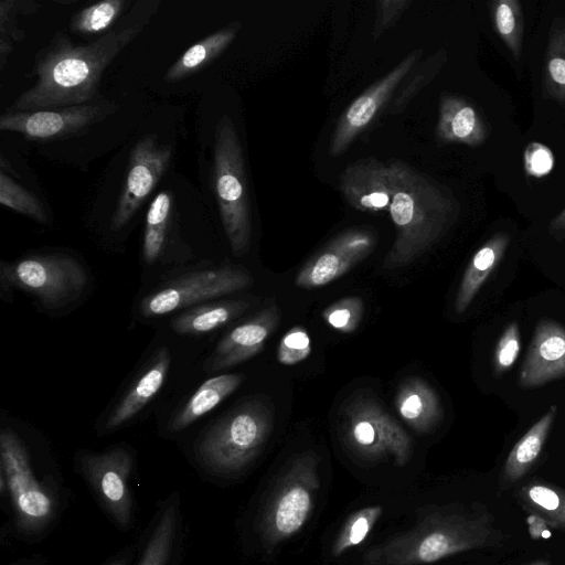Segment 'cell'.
<instances>
[{
	"instance_id": "1",
	"label": "cell",
	"mask_w": 565,
	"mask_h": 565,
	"mask_svg": "<svg viewBox=\"0 0 565 565\" xmlns=\"http://www.w3.org/2000/svg\"><path fill=\"white\" fill-rule=\"evenodd\" d=\"M127 28L76 45L57 33L35 60V83L13 102L12 111H33L88 104L98 93L100 77L115 57L139 34Z\"/></svg>"
},
{
	"instance_id": "2",
	"label": "cell",
	"mask_w": 565,
	"mask_h": 565,
	"mask_svg": "<svg viewBox=\"0 0 565 565\" xmlns=\"http://www.w3.org/2000/svg\"><path fill=\"white\" fill-rule=\"evenodd\" d=\"M504 540L486 505L437 508L404 533L369 550L363 565H426L479 548L497 547Z\"/></svg>"
},
{
	"instance_id": "3",
	"label": "cell",
	"mask_w": 565,
	"mask_h": 565,
	"mask_svg": "<svg viewBox=\"0 0 565 565\" xmlns=\"http://www.w3.org/2000/svg\"><path fill=\"white\" fill-rule=\"evenodd\" d=\"M390 215L396 237L383 267H403L430 248L456 222L460 203L452 191L403 160L388 162Z\"/></svg>"
},
{
	"instance_id": "4",
	"label": "cell",
	"mask_w": 565,
	"mask_h": 565,
	"mask_svg": "<svg viewBox=\"0 0 565 565\" xmlns=\"http://www.w3.org/2000/svg\"><path fill=\"white\" fill-rule=\"evenodd\" d=\"M0 489L14 527L23 536L40 535L56 520L58 487L36 473L24 443L11 428H3L0 435Z\"/></svg>"
},
{
	"instance_id": "5",
	"label": "cell",
	"mask_w": 565,
	"mask_h": 565,
	"mask_svg": "<svg viewBox=\"0 0 565 565\" xmlns=\"http://www.w3.org/2000/svg\"><path fill=\"white\" fill-rule=\"evenodd\" d=\"M274 424L269 406L258 399L246 402L215 424L196 444L201 465L215 475L245 469L260 452Z\"/></svg>"
},
{
	"instance_id": "6",
	"label": "cell",
	"mask_w": 565,
	"mask_h": 565,
	"mask_svg": "<svg viewBox=\"0 0 565 565\" xmlns=\"http://www.w3.org/2000/svg\"><path fill=\"white\" fill-rule=\"evenodd\" d=\"M212 182L232 253L241 256L250 246V207L242 145L226 114L215 127Z\"/></svg>"
},
{
	"instance_id": "7",
	"label": "cell",
	"mask_w": 565,
	"mask_h": 565,
	"mask_svg": "<svg viewBox=\"0 0 565 565\" xmlns=\"http://www.w3.org/2000/svg\"><path fill=\"white\" fill-rule=\"evenodd\" d=\"M318 462L313 452L297 456L275 484L259 521L267 548L290 539L307 523L320 486Z\"/></svg>"
},
{
	"instance_id": "8",
	"label": "cell",
	"mask_w": 565,
	"mask_h": 565,
	"mask_svg": "<svg viewBox=\"0 0 565 565\" xmlns=\"http://www.w3.org/2000/svg\"><path fill=\"white\" fill-rule=\"evenodd\" d=\"M341 419L343 439L358 456L371 460L391 457L399 467L411 459V437L372 395H353Z\"/></svg>"
},
{
	"instance_id": "9",
	"label": "cell",
	"mask_w": 565,
	"mask_h": 565,
	"mask_svg": "<svg viewBox=\"0 0 565 565\" xmlns=\"http://www.w3.org/2000/svg\"><path fill=\"white\" fill-rule=\"evenodd\" d=\"M2 287L21 289L38 297L47 307L76 299L84 290L87 275L74 258L64 255H36L14 263H2Z\"/></svg>"
},
{
	"instance_id": "10",
	"label": "cell",
	"mask_w": 565,
	"mask_h": 565,
	"mask_svg": "<svg viewBox=\"0 0 565 565\" xmlns=\"http://www.w3.org/2000/svg\"><path fill=\"white\" fill-rule=\"evenodd\" d=\"M252 284L249 273L237 266L191 271L145 297L139 308L143 317L163 316L200 301L243 290Z\"/></svg>"
},
{
	"instance_id": "11",
	"label": "cell",
	"mask_w": 565,
	"mask_h": 565,
	"mask_svg": "<svg viewBox=\"0 0 565 565\" xmlns=\"http://www.w3.org/2000/svg\"><path fill=\"white\" fill-rule=\"evenodd\" d=\"M132 455L125 447L84 452L78 458L82 476L111 520L125 529L134 521L135 500L129 484Z\"/></svg>"
},
{
	"instance_id": "12",
	"label": "cell",
	"mask_w": 565,
	"mask_h": 565,
	"mask_svg": "<svg viewBox=\"0 0 565 565\" xmlns=\"http://www.w3.org/2000/svg\"><path fill=\"white\" fill-rule=\"evenodd\" d=\"M423 50L406 55L388 73L371 84L341 114L329 143V153L343 154L353 141L384 111L398 86L418 63Z\"/></svg>"
},
{
	"instance_id": "13",
	"label": "cell",
	"mask_w": 565,
	"mask_h": 565,
	"mask_svg": "<svg viewBox=\"0 0 565 565\" xmlns=\"http://www.w3.org/2000/svg\"><path fill=\"white\" fill-rule=\"evenodd\" d=\"M113 110L110 104L88 103L33 111L4 113L0 129L31 140L51 141L85 131Z\"/></svg>"
},
{
	"instance_id": "14",
	"label": "cell",
	"mask_w": 565,
	"mask_h": 565,
	"mask_svg": "<svg viewBox=\"0 0 565 565\" xmlns=\"http://www.w3.org/2000/svg\"><path fill=\"white\" fill-rule=\"evenodd\" d=\"M172 148L148 135L132 147L128 171L111 217V231H119L134 216L167 170Z\"/></svg>"
},
{
	"instance_id": "15",
	"label": "cell",
	"mask_w": 565,
	"mask_h": 565,
	"mask_svg": "<svg viewBox=\"0 0 565 565\" xmlns=\"http://www.w3.org/2000/svg\"><path fill=\"white\" fill-rule=\"evenodd\" d=\"M376 244L377 234L370 227H351L339 233L299 270L296 286L315 289L330 284L367 257Z\"/></svg>"
},
{
	"instance_id": "16",
	"label": "cell",
	"mask_w": 565,
	"mask_h": 565,
	"mask_svg": "<svg viewBox=\"0 0 565 565\" xmlns=\"http://www.w3.org/2000/svg\"><path fill=\"white\" fill-rule=\"evenodd\" d=\"M339 190L347 203L360 212H388L392 201L388 163L374 157L352 162L340 174Z\"/></svg>"
},
{
	"instance_id": "17",
	"label": "cell",
	"mask_w": 565,
	"mask_h": 565,
	"mask_svg": "<svg viewBox=\"0 0 565 565\" xmlns=\"http://www.w3.org/2000/svg\"><path fill=\"white\" fill-rule=\"evenodd\" d=\"M563 376L565 328L550 319L540 320L520 370L519 385L533 388Z\"/></svg>"
},
{
	"instance_id": "18",
	"label": "cell",
	"mask_w": 565,
	"mask_h": 565,
	"mask_svg": "<svg viewBox=\"0 0 565 565\" xmlns=\"http://www.w3.org/2000/svg\"><path fill=\"white\" fill-rule=\"evenodd\" d=\"M279 321V308L273 305L238 324L217 343L206 369L214 372L252 359L264 349L267 338L275 331Z\"/></svg>"
},
{
	"instance_id": "19",
	"label": "cell",
	"mask_w": 565,
	"mask_h": 565,
	"mask_svg": "<svg viewBox=\"0 0 565 565\" xmlns=\"http://www.w3.org/2000/svg\"><path fill=\"white\" fill-rule=\"evenodd\" d=\"M436 138L439 142L478 147L489 135L479 110L465 98L444 94L439 100Z\"/></svg>"
},
{
	"instance_id": "20",
	"label": "cell",
	"mask_w": 565,
	"mask_h": 565,
	"mask_svg": "<svg viewBox=\"0 0 565 565\" xmlns=\"http://www.w3.org/2000/svg\"><path fill=\"white\" fill-rule=\"evenodd\" d=\"M394 406L399 417L417 433L431 431L440 422L443 408L435 390L424 379L405 380L397 388Z\"/></svg>"
},
{
	"instance_id": "21",
	"label": "cell",
	"mask_w": 565,
	"mask_h": 565,
	"mask_svg": "<svg viewBox=\"0 0 565 565\" xmlns=\"http://www.w3.org/2000/svg\"><path fill=\"white\" fill-rule=\"evenodd\" d=\"M171 363L167 348L159 349L145 371L107 418L105 428L116 429L138 414L161 388Z\"/></svg>"
},
{
	"instance_id": "22",
	"label": "cell",
	"mask_w": 565,
	"mask_h": 565,
	"mask_svg": "<svg viewBox=\"0 0 565 565\" xmlns=\"http://www.w3.org/2000/svg\"><path fill=\"white\" fill-rule=\"evenodd\" d=\"M152 521L137 565H171L181 530L179 497L172 494L167 499Z\"/></svg>"
},
{
	"instance_id": "23",
	"label": "cell",
	"mask_w": 565,
	"mask_h": 565,
	"mask_svg": "<svg viewBox=\"0 0 565 565\" xmlns=\"http://www.w3.org/2000/svg\"><path fill=\"white\" fill-rule=\"evenodd\" d=\"M509 244V234L499 232L492 235L473 254L456 295L455 310L457 313H463L469 307L487 278L501 262Z\"/></svg>"
},
{
	"instance_id": "24",
	"label": "cell",
	"mask_w": 565,
	"mask_h": 565,
	"mask_svg": "<svg viewBox=\"0 0 565 565\" xmlns=\"http://www.w3.org/2000/svg\"><path fill=\"white\" fill-rule=\"evenodd\" d=\"M242 28L233 21L190 46L166 72L164 81L180 82L212 63L235 40Z\"/></svg>"
},
{
	"instance_id": "25",
	"label": "cell",
	"mask_w": 565,
	"mask_h": 565,
	"mask_svg": "<svg viewBox=\"0 0 565 565\" xmlns=\"http://www.w3.org/2000/svg\"><path fill=\"white\" fill-rule=\"evenodd\" d=\"M556 414L557 406L551 405L513 446L502 470L501 487L516 482L531 469L542 451Z\"/></svg>"
},
{
	"instance_id": "26",
	"label": "cell",
	"mask_w": 565,
	"mask_h": 565,
	"mask_svg": "<svg viewBox=\"0 0 565 565\" xmlns=\"http://www.w3.org/2000/svg\"><path fill=\"white\" fill-rule=\"evenodd\" d=\"M243 381L242 374H222L206 380L172 418L169 429L186 428L231 395Z\"/></svg>"
},
{
	"instance_id": "27",
	"label": "cell",
	"mask_w": 565,
	"mask_h": 565,
	"mask_svg": "<svg viewBox=\"0 0 565 565\" xmlns=\"http://www.w3.org/2000/svg\"><path fill=\"white\" fill-rule=\"evenodd\" d=\"M247 308V302L237 300L201 305L175 317L171 327L180 334L207 333L241 316Z\"/></svg>"
},
{
	"instance_id": "28",
	"label": "cell",
	"mask_w": 565,
	"mask_h": 565,
	"mask_svg": "<svg viewBox=\"0 0 565 565\" xmlns=\"http://www.w3.org/2000/svg\"><path fill=\"white\" fill-rule=\"evenodd\" d=\"M543 96L565 105V19L554 18L544 56Z\"/></svg>"
},
{
	"instance_id": "29",
	"label": "cell",
	"mask_w": 565,
	"mask_h": 565,
	"mask_svg": "<svg viewBox=\"0 0 565 565\" xmlns=\"http://www.w3.org/2000/svg\"><path fill=\"white\" fill-rule=\"evenodd\" d=\"M171 213L172 195L161 191L152 200L146 216L142 256L147 264H153L164 247Z\"/></svg>"
},
{
	"instance_id": "30",
	"label": "cell",
	"mask_w": 565,
	"mask_h": 565,
	"mask_svg": "<svg viewBox=\"0 0 565 565\" xmlns=\"http://www.w3.org/2000/svg\"><path fill=\"white\" fill-rule=\"evenodd\" d=\"M523 507L565 530V491L542 482H531L518 491Z\"/></svg>"
},
{
	"instance_id": "31",
	"label": "cell",
	"mask_w": 565,
	"mask_h": 565,
	"mask_svg": "<svg viewBox=\"0 0 565 565\" xmlns=\"http://www.w3.org/2000/svg\"><path fill=\"white\" fill-rule=\"evenodd\" d=\"M490 13L495 33L514 58L519 60L522 54L524 38V19L520 1H492L490 4Z\"/></svg>"
},
{
	"instance_id": "32",
	"label": "cell",
	"mask_w": 565,
	"mask_h": 565,
	"mask_svg": "<svg viewBox=\"0 0 565 565\" xmlns=\"http://www.w3.org/2000/svg\"><path fill=\"white\" fill-rule=\"evenodd\" d=\"M446 61L447 52L441 47L431 54L426 61L419 63L416 70L413 68L414 72H409L411 77L408 79L405 77L396 89L393 98L386 107V113L390 115H398L404 111L409 102L419 93V90L435 78Z\"/></svg>"
},
{
	"instance_id": "33",
	"label": "cell",
	"mask_w": 565,
	"mask_h": 565,
	"mask_svg": "<svg viewBox=\"0 0 565 565\" xmlns=\"http://www.w3.org/2000/svg\"><path fill=\"white\" fill-rule=\"evenodd\" d=\"M126 1L105 0L96 2L77 12L70 29L78 34H99L109 29L122 12Z\"/></svg>"
},
{
	"instance_id": "34",
	"label": "cell",
	"mask_w": 565,
	"mask_h": 565,
	"mask_svg": "<svg viewBox=\"0 0 565 565\" xmlns=\"http://www.w3.org/2000/svg\"><path fill=\"white\" fill-rule=\"evenodd\" d=\"M382 512L381 505H369L351 514L333 543L332 555L338 557L361 544L382 515Z\"/></svg>"
},
{
	"instance_id": "35",
	"label": "cell",
	"mask_w": 565,
	"mask_h": 565,
	"mask_svg": "<svg viewBox=\"0 0 565 565\" xmlns=\"http://www.w3.org/2000/svg\"><path fill=\"white\" fill-rule=\"evenodd\" d=\"M0 203L39 223L47 222L45 210L38 196L3 171L0 172Z\"/></svg>"
},
{
	"instance_id": "36",
	"label": "cell",
	"mask_w": 565,
	"mask_h": 565,
	"mask_svg": "<svg viewBox=\"0 0 565 565\" xmlns=\"http://www.w3.org/2000/svg\"><path fill=\"white\" fill-rule=\"evenodd\" d=\"M364 303L358 296H349L330 303L322 318L332 329L341 333L354 332L362 320Z\"/></svg>"
},
{
	"instance_id": "37",
	"label": "cell",
	"mask_w": 565,
	"mask_h": 565,
	"mask_svg": "<svg viewBox=\"0 0 565 565\" xmlns=\"http://www.w3.org/2000/svg\"><path fill=\"white\" fill-rule=\"evenodd\" d=\"M311 351V339L307 330L296 326L282 335L277 348V360L282 365H295L308 359Z\"/></svg>"
},
{
	"instance_id": "38",
	"label": "cell",
	"mask_w": 565,
	"mask_h": 565,
	"mask_svg": "<svg viewBox=\"0 0 565 565\" xmlns=\"http://www.w3.org/2000/svg\"><path fill=\"white\" fill-rule=\"evenodd\" d=\"M520 348L519 326L516 322H511L503 330L494 349L493 366L495 373H503L515 363Z\"/></svg>"
},
{
	"instance_id": "39",
	"label": "cell",
	"mask_w": 565,
	"mask_h": 565,
	"mask_svg": "<svg viewBox=\"0 0 565 565\" xmlns=\"http://www.w3.org/2000/svg\"><path fill=\"white\" fill-rule=\"evenodd\" d=\"M555 163L552 150L539 142H530L523 153V166L526 175L543 178L550 174Z\"/></svg>"
},
{
	"instance_id": "40",
	"label": "cell",
	"mask_w": 565,
	"mask_h": 565,
	"mask_svg": "<svg viewBox=\"0 0 565 565\" xmlns=\"http://www.w3.org/2000/svg\"><path fill=\"white\" fill-rule=\"evenodd\" d=\"M411 4V0H377L375 21L371 33L373 40L376 41L392 28Z\"/></svg>"
},
{
	"instance_id": "41",
	"label": "cell",
	"mask_w": 565,
	"mask_h": 565,
	"mask_svg": "<svg viewBox=\"0 0 565 565\" xmlns=\"http://www.w3.org/2000/svg\"><path fill=\"white\" fill-rule=\"evenodd\" d=\"M15 6L17 2L13 0L0 2V35L7 36L12 41H20L24 38V32L15 25Z\"/></svg>"
},
{
	"instance_id": "42",
	"label": "cell",
	"mask_w": 565,
	"mask_h": 565,
	"mask_svg": "<svg viewBox=\"0 0 565 565\" xmlns=\"http://www.w3.org/2000/svg\"><path fill=\"white\" fill-rule=\"evenodd\" d=\"M547 230L556 238L565 237V207L551 220Z\"/></svg>"
},
{
	"instance_id": "43",
	"label": "cell",
	"mask_w": 565,
	"mask_h": 565,
	"mask_svg": "<svg viewBox=\"0 0 565 565\" xmlns=\"http://www.w3.org/2000/svg\"><path fill=\"white\" fill-rule=\"evenodd\" d=\"M13 41L7 36L0 35V70L2 71L7 60L12 51Z\"/></svg>"
},
{
	"instance_id": "44",
	"label": "cell",
	"mask_w": 565,
	"mask_h": 565,
	"mask_svg": "<svg viewBox=\"0 0 565 565\" xmlns=\"http://www.w3.org/2000/svg\"><path fill=\"white\" fill-rule=\"evenodd\" d=\"M130 558V553L124 552L117 557H114L110 562H108L106 565H128Z\"/></svg>"
},
{
	"instance_id": "45",
	"label": "cell",
	"mask_w": 565,
	"mask_h": 565,
	"mask_svg": "<svg viewBox=\"0 0 565 565\" xmlns=\"http://www.w3.org/2000/svg\"><path fill=\"white\" fill-rule=\"evenodd\" d=\"M529 565H550V562L541 559V561H535Z\"/></svg>"
}]
</instances>
